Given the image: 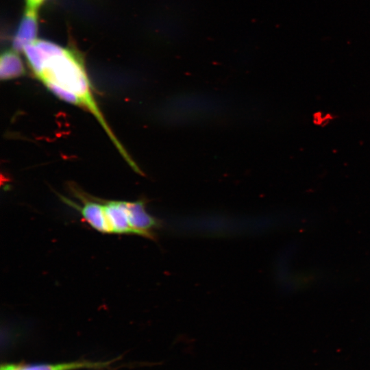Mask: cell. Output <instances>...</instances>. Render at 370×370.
I'll return each mask as SVG.
<instances>
[{
	"mask_svg": "<svg viewBox=\"0 0 370 370\" xmlns=\"http://www.w3.org/2000/svg\"><path fill=\"white\" fill-rule=\"evenodd\" d=\"M36 10L27 9L23 16L13 39L15 51H23L24 48L34 42L38 32Z\"/></svg>",
	"mask_w": 370,
	"mask_h": 370,
	"instance_id": "cell-6",
	"label": "cell"
},
{
	"mask_svg": "<svg viewBox=\"0 0 370 370\" xmlns=\"http://www.w3.org/2000/svg\"><path fill=\"white\" fill-rule=\"evenodd\" d=\"M103 205L110 234H134L129 221L127 201H109Z\"/></svg>",
	"mask_w": 370,
	"mask_h": 370,
	"instance_id": "cell-3",
	"label": "cell"
},
{
	"mask_svg": "<svg viewBox=\"0 0 370 370\" xmlns=\"http://www.w3.org/2000/svg\"><path fill=\"white\" fill-rule=\"evenodd\" d=\"M25 73V67L16 51L7 50L1 54L0 58V77L1 80L14 79Z\"/></svg>",
	"mask_w": 370,
	"mask_h": 370,
	"instance_id": "cell-7",
	"label": "cell"
},
{
	"mask_svg": "<svg viewBox=\"0 0 370 370\" xmlns=\"http://www.w3.org/2000/svg\"><path fill=\"white\" fill-rule=\"evenodd\" d=\"M23 51L38 79L45 86L54 85L75 95L95 116L126 162L133 165L134 162L114 135L95 100L81 57L71 49L42 40H36Z\"/></svg>",
	"mask_w": 370,
	"mask_h": 370,
	"instance_id": "cell-1",
	"label": "cell"
},
{
	"mask_svg": "<svg viewBox=\"0 0 370 370\" xmlns=\"http://www.w3.org/2000/svg\"><path fill=\"white\" fill-rule=\"evenodd\" d=\"M64 201L77 209L82 218L95 230L110 234V230L106 221L103 203L90 200H84L82 206L64 199Z\"/></svg>",
	"mask_w": 370,
	"mask_h": 370,
	"instance_id": "cell-5",
	"label": "cell"
},
{
	"mask_svg": "<svg viewBox=\"0 0 370 370\" xmlns=\"http://www.w3.org/2000/svg\"><path fill=\"white\" fill-rule=\"evenodd\" d=\"M109 365V362L75 361L61 363L5 364L1 370H79L99 369Z\"/></svg>",
	"mask_w": 370,
	"mask_h": 370,
	"instance_id": "cell-4",
	"label": "cell"
},
{
	"mask_svg": "<svg viewBox=\"0 0 370 370\" xmlns=\"http://www.w3.org/2000/svg\"><path fill=\"white\" fill-rule=\"evenodd\" d=\"M45 0H26L27 9L36 10Z\"/></svg>",
	"mask_w": 370,
	"mask_h": 370,
	"instance_id": "cell-8",
	"label": "cell"
},
{
	"mask_svg": "<svg viewBox=\"0 0 370 370\" xmlns=\"http://www.w3.org/2000/svg\"><path fill=\"white\" fill-rule=\"evenodd\" d=\"M129 221L134 234L153 238V230L160 226L159 221L145 210L143 201H127Z\"/></svg>",
	"mask_w": 370,
	"mask_h": 370,
	"instance_id": "cell-2",
	"label": "cell"
}]
</instances>
